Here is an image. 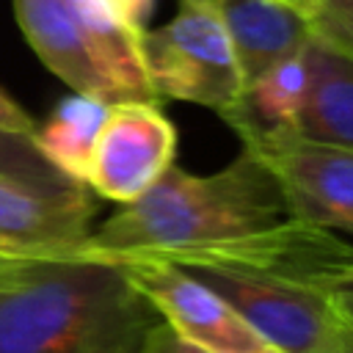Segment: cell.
Returning <instances> with one entry per match:
<instances>
[{
	"label": "cell",
	"mask_w": 353,
	"mask_h": 353,
	"mask_svg": "<svg viewBox=\"0 0 353 353\" xmlns=\"http://www.w3.org/2000/svg\"><path fill=\"white\" fill-rule=\"evenodd\" d=\"M292 218L270 168L251 152L215 174H190L176 163L135 201L94 229L80 254L171 251L251 234Z\"/></svg>",
	"instance_id": "2"
},
{
	"label": "cell",
	"mask_w": 353,
	"mask_h": 353,
	"mask_svg": "<svg viewBox=\"0 0 353 353\" xmlns=\"http://www.w3.org/2000/svg\"><path fill=\"white\" fill-rule=\"evenodd\" d=\"M94 212L97 204L85 185L41 190L0 176V254L8 259L80 254Z\"/></svg>",
	"instance_id": "8"
},
{
	"label": "cell",
	"mask_w": 353,
	"mask_h": 353,
	"mask_svg": "<svg viewBox=\"0 0 353 353\" xmlns=\"http://www.w3.org/2000/svg\"><path fill=\"white\" fill-rule=\"evenodd\" d=\"M108 102H99L94 97L72 94L52 110V116L36 132V143L44 157L74 182L85 185L88 160L99 127L108 116Z\"/></svg>",
	"instance_id": "14"
},
{
	"label": "cell",
	"mask_w": 353,
	"mask_h": 353,
	"mask_svg": "<svg viewBox=\"0 0 353 353\" xmlns=\"http://www.w3.org/2000/svg\"><path fill=\"white\" fill-rule=\"evenodd\" d=\"M234 132L243 149L270 168L292 218L353 237V154L312 143L287 127Z\"/></svg>",
	"instance_id": "4"
},
{
	"label": "cell",
	"mask_w": 353,
	"mask_h": 353,
	"mask_svg": "<svg viewBox=\"0 0 353 353\" xmlns=\"http://www.w3.org/2000/svg\"><path fill=\"white\" fill-rule=\"evenodd\" d=\"M14 17L39 61L74 88V94L108 105L121 102L119 88L83 36L66 0H14Z\"/></svg>",
	"instance_id": "9"
},
{
	"label": "cell",
	"mask_w": 353,
	"mask_h": 353,
	"mask_svg": "<svg viewBox=\"0 0 353 353\" xmlns=\"http://www.w3.org/2000/svg\"><path fill=\"white\" fill-rule=\"evenodd\" d=\"M0 130L28 135V138H36V132H39V121L19 102H14L3 88H0Z\"/></svg>",
	"instance_id": "18"
},
{
	"label": "cell",
	"mask_w": 353,
	"mask_h": 353,
	"mask_svg": "<svg viewBox=\"0 0 353 353\" xmlns=\"http://www.w3.org/2000/svg\"><path fill=\"white\" fill-rule=\"evenodd\" d=\"M226 28L243 85L270 66L303 52L312 39L306 17L292 0H210Z\"/></svg>",
	"instance_id": "11"
},
{
	"label": "cell",
	"mask_w": 353,
	"mask_h": 353,
	"mask_svg": "<svg viewBox=\"0 0 353 353\" xmlns=\"http://www.w3.org/2000/svg\"><path fill=\"white\" fill-rule=\"evenodd\" d=\"M154 0H66L121 102H160L143 66V33Z\"/></svg>",
	"instance_id": "10"
},
{
	"label": "cell",
	"mask_w": 353,
	"mask_h": 353,
	"mask_svg": "<svg viewBox=\"0 0 353 353\" xmlns=\"http://www.w3.org/2000/svg\"><path fill=\"white\" fill-rule=\"evenodd\" d=\"M336 336L331 353H353V270L334 279L328 287Z\"/></svg>",
	"instance_id": "17"
},
{
	"label": "cell",
	"mask_w": 353,
	"mask_h": 353,
	"mask_svg": "<svg viewBox=\"0 0 353 353\" xmlns=\"http://www.w3.org/2000/svg\"><path fill=\"white\" fill-rule=\"evenodd\" d=\"M185 273L218 292L270 347L281 353H331L336 323L328 287L221 268H190Z\"/></svg>",
	"instance_id": "5"
},
{
	"label": "cell",
	"mask_w": 353,
	"mask_h": 353,
	"mask_svg": "<svg viewBox=\"0 0 353 353\" xmlns=\"http://www.w3.org/2000/svg\"><path fill=\"white\" fill-rule=\"evenodd\" d=\"M143 66L157 99H179L223 116L243 97L226 28L210 0H179L176 14L143 33Z\"/></svg>",
	"instance_id": "3"
},
{
	"label": "cell",
	"mask_w": 353,
	"mask_h": 353,
	"mask_svg": "<svg viewBox=\"0 0 353 353\" xmlns=\"http://www.w3.org/2000/svg\"><path fill=\"white\" fill-rule=\"evenodd\" d=\"M174 154L176 130L157 102H113L94 141L85 185L124 207L174 165Z\"/></svg>",
	"instance_id": "7"
},
{
	"label": "cell",
	"mask_w": 353,
	"mask_h": 353,
	"mask_svg": "<svg viewBox=\"0 0 353 353\" xmlns=\"http://www.w3.org/2000/svg\"><path fill=\"white\" fill-rule=\"evenodd\" d=\"M163 353H218L212 347H204V345H196V342H188V339H179L174 334L165 336V345H163Z\"/></svg>",
	"instance_id": "19"
},
{
	"label": "cell",
	"mask_w": 353,
	"mask_h": 353,
	"mask_svg": "<svg viewBox=\"0 0 353 353\" xmlns=\"http://www.w3.org/2000/svg\"><path fill=\"white\" fill-rule=\"evenodd\" d=\"M0 176L41 188V190H72L83 182L61 174L39 149L36 138L0 130ZM88 188V185H85Z\"/></svg>",
	"instance_id": "15"
},
{
	"label": "cell",
	"mask_w": 353,
	"mask_h": 353,
	"mask_svg": "<svg viewBox=\"0 0 353 353\" xmlns=\"http://www.w3.org/2000/svg\"><path fill=\"white\" fill-rule=\"evenodd\" d=\"M306 58L303 52L279 61L265 74L243 88L240 102L221 119L234 127H262V130H292L303 97H306Z\"/></svg>",
	"instance_id": "13"
},
{
	"label": "cell",
	"mask_w": 353,
	"mask_h": 353,
	"mask_svg": "<svg viewBox=\"0 0 353 353\" xmlns=\"http://www.w3.org/2000/svg\"><path fill=\"white\" fill-rule=\"evenodd\" d=\"M303 58L309 83L292 132L353 154V58L314 36Z\"/></svg>",
	"instance_id": "12"
},
{
	"label": "cell",
	"mask_w": 353,
	"mask_h": 353,
	"mask_svg": "<svg viewBox=\"0 0 353 353\" xmlns=\"http://www.w3.org/2000/svg\"><path fill=\"white\" fill-rule=\"evenodd\" d=\"M97 256H105L121 268L130 284L154 306L174 336L218 353H256L270 347L218 292L174 262L146 251Z\"/></svg>",
	"instance_id": "6"
},
{
	"label": "cell",
	"mask_w": 353,
	"mask_h": 353,
	"mask_svg": "<svg viewBox=\"0 0 353 353\" xmlns=\"http://www.w3.org/2000/svg\"><path fill=\"white\" fill-rule=\"evenodd\" d=\"M168 334L105 256L0 259V353H163Z\"/></svg>",
	"instance_id": "1"
},
{
	"label": "cell",
	"mask_w": 353,
	"mask_h": 353,
	"mask_svg": "<svg viewBox=\"0 0 353 353\" xmlns=\"http://www.w3.org/2000/svg\"><path fill=\"white\" fill-rule=\"evenodd\" d=\"M256 353H281V350H276V347H262V350H256Z\"/></svg>",
	"instance_id": "20"
},
{
	"label": "cell",
	"mask_w": 353,
	"mask_h": 353,
	"mask_svg": "<svg viewBox=\"0 0 353 353\" xmlns=\"http://www.w3.org/2000/svg\"><path fill=\"white\" fill-rule=\"evenodd\" d=\"M0 259H8V256H3V254H0Z\"/></svg>",
	"instance_id": "21"
},
{
	"label": "cell",
	"mask_w": 353,
	"mask_h": 353,
	"mask_svg": "<svg viewBox=\"0 0 353 353\" xmlns=\"http://www.w3.org/2000/svg\"><path fill=\"white\" fill-rule=\"evenodd\" d=\"M314 39L353 58V0H292Z\"/></svg>",
	"instance_id": "16"
}]
</instances>
